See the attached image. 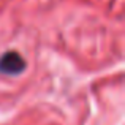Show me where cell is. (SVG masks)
Instances as JSON below:
<instances>
[{
	"label": "cell",
	"mask_w": 125,
	"mask_h": 125,
	"mask_svg": "<svg viewBox=\"0 0 125 125\" xmlns=\"http://www.w3.org/2000/svg\"><path fill=\"white\" fill-rule=\"evenodd\" d=\"M25 67V62L18 52L10 51L0 57V73L3 74H19Z\"/></svg>",
	"instance_id": "1"
}]
</instances>
